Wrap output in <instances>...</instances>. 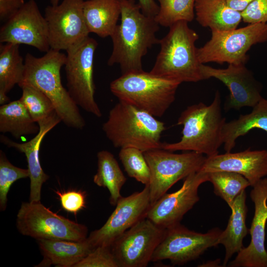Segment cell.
Masks as SVG:
<instances>
[{"label": "cell", "instance_id": "cell-12", "mask_svg": "<svg viewBox=\"0 0 267 267\" xmlns=\"http://www.w3.org/2000/svg\"><path fill=\"white\" fill-rule=\"evenodd\" d=\"M84 0H63L56 5H48L44 18L51 49L67 50L89 37L83 12Z\"/></svg>", "mask_w": 267, "mask_h": 267}, {"label": "cell", "instance_id": "cell-33", "mask_svg": "<svg viewBox=\"0 0 267 267\" xmlns=\"http://www.w3.org/2000/svg\"><path fill=\"white\" fill-rule=\"evenodd\" d=\"M29 177L28 169H22L12 165L4 153L0 151V210H5L7 194L11 185L16 180Z\"/></svg>", "mask_w": 267, "mask_h": 267}, {"label": "cell", "instance_id": "cell-28", "mask_svg": "<svg viewBox=\"0 0 267 267\" xmlns=\"http://www.w3.org/2000/svg\"><path fill=\"white\" fill-rule=\"evenodd\" d=\"M97 170L93 177V182L98 186L108 189L110 194V203L116 206L122 197L120 191L127 179L111 152L100 151L97 154Z\"/></svg>", "mask_w": 267, "mask_h": 267}, {"label": "cell", "instance_id": "cell-7", "mask_svg": "<svg viewBox=\"0 0 267 267\" xmlns=\"http://www.w3.org/2000/svg\"><path fill=\"white\" fill-rule=\"evenodd\" d=\"M266 42L267 23L249 24L229 30H212L210 39L197 48V56L202 64H246L251 47Z\"/></svg>", "mask_w": 267, "mask_h": 267}, {"label": "cell", "instance_id": "cell-39", "mask_svg": "<svg viewBox=\"0 0 267 267\" xmlns=\"http://www.w3.org/2000/svg\"><path fill=\"white\" fill-rule=\"evenodd\" d=\"M253 0H226L228 5L233 9L241 13Z\"/></svg>", "mask_w": 267, "mask_h": 267}, {"label": "cell", "instance_id": "cell-20", "mask_svg": "<svg viewBox=\"0 0 267 267\" xmlns=\"http://www.w3.org/2000/svg\"><path fill=\"white\" fill-rule=\"evenodd\" d=\"M61 122L59 117H56L40 125V131L30 140L23 143L13 141L3 135L0 136V141L8 147L14 148L24 153L26 156L30 179V202L40 201L42 185L49 176L43 171L39 159L41 144L44 136L58 123Z\"/></svg>", "mask_w": 267, "mask_h": 267}, {"label": "cell", "instance_id": "cell-23", "mask_svg": "<svg viewBox=\"0 0 267 267\" xmlns=\"http://www.w3.org/2000/svg\"><path fill=\"white\" fill-rule=\"evenodd\" d=\"M194 10L198 23L211 31L234 29L242 21L241 13L232 9L226 0H195Z\"/></svg>", "mask_w": 267, "mask_h": 267}, {"label": "cell", "instance_id": "cell-15", "mask_svg": "<svg viewBox=\"0 0 267 267\" xmlns=\"http://www.w3.org/2000/svg\"><path fill=\"white\" fill-rule=\"evenodd\" d=\"M0 43L25 44L46 52L50 49L46 21L35 0H28L1 26Z\"/></svg>", "mask_w": 267, "mask_h": 267}, {"label": "cell", "instance_id": "cell-17", "mask_svg": "<svg viewBox=\"0 0 267 267\" xmlns=\"http://www.w3.org/2000/svg\"><path fill=\"white\" fill-rule=\"evenodd\" d=\"M201 69L204 80L214 78L228 88L230 94L225 110L253 107L263 97L261 83L245 64H228L226 68L219 69L202 64Z\"/></svg>", "mask_w": 267, "mask_h": 267}, {"label": "cell", "instance_id": "cell-3", "mask_svg": "<svg viewBox=\"0 0 267 267\" xmlns=\"http://www.w3.org/2000/svg\"><path fill=\"white\" fill-rule=\"evenodd\" d=\"M225 122L221 95L217 90L210 105L201 102L188 106L181 113L177 123L183 127L180 140L163 142L162 148L172 152L194 151L207 157L216 155L223 144L222 130Z\"/></svg>", "mask_w": 267, "mask_h": 267}, {"label": "cell", "instance_id": "cell-8", "mask_svg": "<svg viewBox=\"0 0 267 267\" xmlns=\"http://www.w3.org/2000/svg\"><path fill=\"white\" fill-rule=\"evenodd\" d=\"M16 226L22 234L37 240L81 241L87 238L86 225L53 213L40 201L22 203L17 214Z\"/></svg>", "mask_w": 267, "mask_h": 267}, {"label": "cell", "instance_id": "cell-38", "mask_svg": "<svg viewBox=\"0 0 267 267\" xmlns=\"http://www.w3.org/2000/svg\"><path fill=\"white\" fill-rule=\"evenodd\" d=\"M142 12L145 15L154 18L157 14L159 7L155 0H138Z\"/></svg>", "mask_w": 267, "mask_h": 267}, {"label": "cell", "instance_id": "cell-25", "mask_svg": "<svg viewBox=\"0 0 267 267\" xmlns=\"http://www.w3.org/2000/svg\"><path fill=\"white\" fill-rule=\"evenodd\" d=\"M254 129L267 133V98L262 97L250 113L240 115L237 119L225 122L222 130V140L225 152H231L237 139Z\"/></svg>", "mask_w": 267, "mask_h": 267}, {"label": "cell", "instance_id": "cell-30", "mask_svg": "<svg viewBox=\"0 0 267 267\" xmlns=\"http://www.w3.org/2000/svg\"><path fill=\"white\" fill-rule=\"evenodd\" d=\"M20 88L22 93L19 99L38 125L59 117L51 101L41 90L29 85Z\"/></svg>", "mask_w": 267, "mask_h": 267}, {"label": "cell", "instance_id": "cell-27", "mask_svg": "<svg viewBox=\"0 0 267 267\" xmlns=\"http://www.w3.org/2000/svg\"><path fill=\"white\" fill-rule=\"evenodd\" d=\"M40 126L32 118L20 99L0 107V132L9 133L16 139L36 134Z\"/></svg>", "mask_w": 267, "mask_h": 267}, {"label": "cell", "instance_id": "cell-41", "mask_svg": "<svg viewBox=\"0 0 267 267\" xmlns=\"http://www.w3.org/2000/svg\"><path fill=\"white\" fill-rule=\"evenodd\" d=\"M60 0H49L50 3L52 5H56L59 3Z\"/></svg>", "mask_w": 267, "mask_h": 267}, {"label": "cell", "instance_id": "cell-11", "mask_svg": "<svg viewBox=\"0 0 267 267\" xmlns=\"http://www.w3.org/2000/svg\"><path fill=\"white\" fill-rule=\"evenodd\" d=\"M222 231L216 227L202 233L190 230L180 223L167 228L151 262L169 260L174 265H182L194 261L209 248L219 245Z\"/></svg>", "mask_w": 267, "mask_h": 267}, {"label": "cell", "instance_id": "cell-32", "mask_svg": "<svg viewBox=\"0 0 267 267\" xmlns=\"http://www.w3.org/2000/svg\"><path fill=\"white\" fill-rule=\"evenodd\" d=\"M119 157L130 177L145 185L149 184L150 169L143 151L134 147L122 148L120 149Z\"/></svg>", "mask_w": 267, "mask_h": 267}, {"label": "cell", "instance_id": "cell-16", "mask_svg": "<svg viewBox=\"0 0 267 267\" xmlns=\"http://www.w3.org/2000/svg\"><path fill=\"white\" fill-rule=\"evenodd\" d=\"M207 181L208 173L199 171L191 174L184 178L179 189L166 193L151 206L146 218L164 229L180 223L184 215L199 200L200 185Z\"/></svg>", "mask_w": 267, "mask_h": 267}, {"label": "cell", "instance_id": "cell-21", "mask_svg": "<svg viewBox=\"0 0 267 267\" xmlns=\"http://www.w3.org/2000/svg\"><path fill=\"white\" fill-rule=\"evenodd\" d=\"M43 260L37 267H74L94 248L89 240H38Z\"/></svg>", "mask_w": 267, "mask_h": 267}, {"label": "cell", "instance_id": "cell-19", "mask_svg": "<svg viewBox=\"0 0 267 267\" xmlns=\"http://www.w3.org/2000/svg\"><path fill=\"white\" fill-rule=\"evenodd\" d=\"M199 171L237 173L244 176L253 187L267 176V150H251L249 148L239 152L218 154L207 157Z\"/></svg>", "mask_w": 267, "mask_h": 267}, {"label": "cell", "instance_id": "cell-2", "mask_svg": "<svg viewBox=\"0 0 267 267\" xmlns=\"http://www.w3.org/2000/svg\"><path fill=\"white\" fill-rule=\"evenodd\" d=\"M66 59L65 54L51 48L40 57L27 53L23 78L18 86H31L41 90L51 101L61 122L81 130L86 125L85 121L61 82L60 70Z\"/></svg>", "mask_w": 267, "mask_h": 267}, {"label": "cell", "instance_id": "cell-22", "mask_svg": "<svg viewBox=\"0 0 267 267\" xmlns=\"http://www.w3.org/2000/svg\"><path fill=\"white\" fill-rule=\"evenodd\" d=\"M246 193L242 191L234 199L230 208L231 214L226 228L221 232L218 240L225 248L222 267H225L232 256L244 247L243 240L248 234L246 224L248 209L246 204Z\"/></svg>", "mask_w": 267, "mask_h": 267}, {"label": "cell", "instance_id": "cell-13", "mask_svg": "<svg viewBox=\"0 0 267 267\" xmlns=\"http://www.w3.org/2000/svg\"><path fill=\"white\" fill-rule=\"evenodd\" d=\"M165 230L146 218L124 232L110 246L119 267H146Z\"/></svg>", "mask_w": 267, "mask_h": 267}, {"label": "cell", "instance_id": "cell-40", "mask_svg": "<svg viewBox=\"0 0 267 267\" xmlns=\"http://www.w3.org/2000/svg\"><path fill=\"white\" fill-rule=\"evenodd\" d=\"M220 263V260L217 259L213 261L207 262L206 263L201 265L200 267H219Z\"/></svg>", "mask_w": 267, "mask_h": 267}, {"label": "cell", "instance_id": "cell-9", "mask_svg": "<svg viewBox=\"0 0 267 267\" xmlns=\"http://www.w3.org/2000/svg\"><path fill=\"white\" fill-rule=\"evenodd\" d=\"M144 155L150 172L151 206L179 180L199 172L207 158L194 151L178 154L163 148L145 151Z\"/></svg>", "mask_w": 267, "mask_h": 267}, {"label": "cell", "instance_id": "cell-31", "mask_svg": "<svg viewBox=\"0 0 267 267\" xmlns=\"http://www.w3.org/2000/svg\"><path fill=\"white\" fill-rule=\"evenodd\" d=\"M159 9L155 21L165 27L179 21L191 22L195 17V0H157Z\"/></svg>", "mask_w": 267, "mask_h": 267}, {"label": "cell", "instance_id": "cell-14", "mask_svg": "<svg viewBox=\"0 0 267 267\" xmlns=\"http://www.w3.org/2000/svg\"><path fill=\"white\" fill-rule=\"evenodd\" d=\"M151 207L148 185L143 190L127 197H121L116 208L105 224L99 229L92 231L89 242L95 248L109 246L126 230L139 221L146 218Z\"/></svg>", "mask_w": 267, "mask_h": 267}, {"label": "cell", "instance_id": "cell-5", "mask_svg": "<svg viewBox=\"0 0 267 267\" xmlns=\"http://www.w3.org/2000/svg\"><path fill=\"white\" fill-rule=\"evenodd\" d=\"M102 129L116 148L134 147L143 152L162 148L164 123L150 114L119 101L110 110Z\"/></svg>", "mask_w": 267, "mask_h": 267}, {"label": "cell", "instance_id": "cell-26", "mask_svg": "<svg viewBox=\"0 0 267 267\" xmlns=\"http://www.w3.org/2000/svg\"><path fill=\"white\" fill-rule=\"evenodd\" d=\"M19 44L12 43L0 46V104L8 102L7 93L22 81L25 63L19 52Z\"/></svg>", "mask_w": 267, "mask_h": 267}, {"label": "cell", "instance_id": "cell-29", "mask_svg": "<svg viewBox=\"0 0 267 267\" xmlns=\"http://www.w3.org/2000/svg\"><path fill=\"white\" fill-rule=\"evenodd\" d=\"M209 181L214 187V192L222 199L230 208L235 198L250 185L242 175L233 172L217 171L208 173Z\"/></svg>", "mask_w": 267, "mask_h": 267}, {"label": "cell", "instance_id": "cell-10", "mask_svg": "<svg viewBox=\"0 0 267 267\" xmlns=\"http://www.w3.org/2000/svg\"><path fill=\"white\" fill-rule=\"evenodd\" d=\"M97 41L89 37L66 50L65 71L67 90L76 104L100 118L101 110L94 99L93 60Z\"/></svg>", "mask_w": 267, "mask_h": 267}, {"label": "cell", "instance_id": "cell-4", "mask_svg": "<svg viewBox=\"0 0 267 267\" xmlns=\"http://www.w3.org/2000/svg\"><path fill=\"white\" fill-rule=\"evenodd\" d=\"M169 28L159 41L160 50L149 72L180 84L204 80L195 46L198 34L186 21H179Z\"/></svg>", "mask_w": 267, "mask_h": 267}, {"label": "cell", "instance_id": "cell-24", "mask_svg": "<svg viewBox=\"0 0 267 267\" xmlns=\"http://www.w3.org/2000/svg\"><path fill=\"white\" fill-rule=\"evenodd\" d=\"M83 12L89 33L104 38L111 35L121 15L120 0H87Z\"/></svg>", "mask_w": 267, "mask_h": 267}, {"label": "cell", "instance_id": "cell-34", "mask_svg": "<svg viewBox=\"0 0 267 267\" xmlns=\"http://www.w3.org/2000/svg\"><path fill=\"white\" fill-rule=\"evenodd\" d=\"M74 267H119L110 247L98 246Z\"/></svg>", "mask_w": 267, "mask_h": 267}, {"label": "cell", "instance_id": "cell-6", "mask_svg": "<svg viewBox=\"0 0 267 267\" xmlns=\"http://www.w3.org/2000/svg\"><path fill=\"white\" fill-rule=\"evenodd\" d=\"M180 84L143 71L122 74L110 89L119 101L160 117L174 102Z\"/></svg>", "mask_w": 267, "mask_h": 267}, {"label": "cell", "instance_id": "cell-36", "mask_svg": "<svg viewBox=\"0 0 267 267\" xmlns=\"http://www.w3.org/2000/svg\"><path fill=\"white\" fill-rule=\"evenodd\" d=\"M241 14L248 24L267 23V0H253Z\"/></svg>", "mask_w": 267, "mask_h": 267}, {"label": "cell", "instance_id": "cell-18", "mask_svg": "<svg viewBox=\"0 0 267 267\" xmlns=\"http://www.w3.org/2000/svg\"><path fill=\"white\" fill-rule=\"evenodd\" d=\"M250 198L255 212L249 233L251 241L243 247L235 258L230 262V267H267V250L265 247L267 222V178L260 180L253 186Z\"/></svg>", "mask_w": 267, "mask_h": 267}, {"label": "cell", "instance_id": "cell-1", "mask_svg": "<svg viewBox=\"0 0 267 267\" xmlns=\"http://www.w3.org/2000/svg\"><path fill=\"white\" fill-rule=\"evenodd\" d=\"M121 23L110 36L113 49L107 64L119 65L122 74L143 71L142 59L160 40L159 25L144 14L135 0H120Z\"/></svg>", "mask_w": 267, "mask_h": 267}, {"label": "cell", "instance_id": "cell-35", "mask_svg": "<svg viewBox=\"0 0 267 267\" xmlns=\"http://www.w3.org/2000/svg\"><path fill=\"white\" fill-rule=\"evenodd\" d=\"M58 195L62 208L75 215L86 207V194L82 190H69L65 191H55Z\"/></svg>", "mask_w": 267, "mask_h": 267}, {"label": "cell", "instance_id": "cell-37", "mask_svg": "<svg viewBox=\"0 0 267 267\" xmlns=\"http://www.w3.org/2000/svg\"><path fill=\"white\" fill-rule=\"evenodd\" d=\"M25 3L24 0H0V19L6 21Z\"/></svg>", "mask_w": 267, "mask_h": 267}]
</instances>
